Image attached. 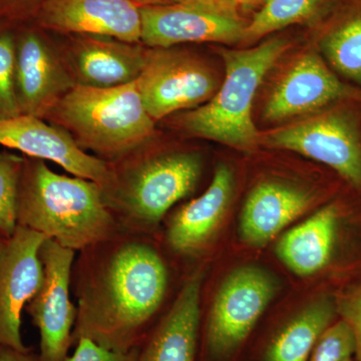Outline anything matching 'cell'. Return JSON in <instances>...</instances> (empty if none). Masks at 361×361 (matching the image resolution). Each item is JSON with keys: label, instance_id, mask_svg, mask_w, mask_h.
<instances>
[{"label": "cell", "instance_id": "6da1fadb", "mask_svg": "<svg viewBox=\"0 0 361 361\" xmlns=\"http://www.w3.org/2000/svg\"><path fill=\"white\" fill-rule=\"evenodd\" d=\"M73 346L82 338L115 351L139 348L174 302L173 269L157 235L120 229L78 252Z\"/></svg>", "mask_w": 361, "mask_h": 361}, {"label": "cell", "instance_id": "7a4b0ae2", "mask_svg": "<svg viewBox=\"0 0 361 361\" xmlns=\"http://www.w3.org/2000/svg\"><path fill=\"white\" fill-rule=\"evenodd\" d=\"M18 226L75 252L122 229L99 184L58 174L47 161L25 156L18 188Z\"/></svg>", "mask_w": 361, "mask_h": 361}, {"label": "cell", "instance_id": "3957f363", "mask_svg": "<svg viewBox=\"0 0 361 361\" xmlns=\"http://www.w3.org/2000/svg\"><path fill=\"white\" fill-rule=\"evenodd\" d=\"M104 200L122 229L158 235L167 214L195 192L203 158L188 149L156 151L151 142L110 164Z\"/></svg>", "mask_w": 361, "mask_h": 361}, {"label": "cell", "instance_id": "277c9868", "mask_svg": "<svg viewBox=\"0 0 361 361\" xmlns=\"http://www.w3.org/2000/svg\"><path fill=\"white\" fill-rule=\"evenodd\" d=\"M45 121L70 133L78 146L111 164L155 140L135 82L109 89L75 85Z\"/></svg>", "mask_w": 361, "mask_h": 361}, {"label": "cell", "instance_id": "5b68a950", "mask_svg": "<svg viewBox=\"0 0 361 361\" xmlns=\"http://www.w3.org/2000/svg\"><path fill=\"white\" fill-rule=\"evenodd\" d=\"M290 42L274 37L252 49H220L226 77L205 104L183 114L178 127L191 137L250 151L261 135L252 118V106L266 73L289 49Z\"/></svg>", "mask_w": 361, "mask_h": 361}, {"label": "cell", "instance_id": "8992f818", "mask_svg": "<svg viewBox=\"0 0 361 361\" xmlns=\"http://www.w3.org/2000/svg\"><path fill=\"white\" fill-rule=\"evenodd\" d=\"M277 290L276 280L260 268L233 271L201 312L198 361H241Z\"/></svg>", "mask_w": 361, "mask_h": 361}, {"label": "cell", "instance_id": "52a82bcc", "mask_svg": "<svg viewBox=\"0 0 361 361\" xmlns=\"http://www.w3.org/2000/svg\"><path fill=\"white\" fill-rule=\"evenodd\" d=\"M135 85L154 122L176 111L200 106L219 89L208 63L191 52L173 47H149Z\"/></svg>", "mask_w": 361, "mask_h": 361}, {"label": "cell", "instance_id": "ba28073f", "mask_svg": "<svg viewBox=\"0 0 361 361\" xmlns=\"http://www.w3.org/2000/svg\"><path fill=\"white\" fill-rule=\"evenodd\" d=\"M141 44L173 47L189 42L242 44L249 20L237 7L220 0H180L163 6L140 8Z\"/></svg>", "mask_w": 361, "mask_h": 361}, {"label": "cell", "instance_id": "9c48e42d", "mask_svg": "<svg viewBox=\"0 0 361 361\" xmlns=\"http://www.w3.org/2000/svg\"><path fill=\"white\" fill-rule=\"evenodd\" d=\"M77 85L61 47L35 23L16 27L14 94L20 115L45 120Z\"/></svg>", "mask_w": 361, "mask_h": 361}, {"label": "cell", "instance_id": "30bf717a", "mask_svg": "<svg viewBox=\"0 0 361 361\" xmlns=\"http://www.w3.org/2000/svg\"><path fill=\"white\" fill-rule=\"evenodd\" d=\"M260 142L320 161L361 188V134L353 113L336 109L261 135Z\"/></svg>", "mask_w": 361, "mask_h": 361}, {"label": "cell", "instance_id": "8fae6325", "mask_svg": "<svg viewBox=\"0 0 361 361\" xmlns=\"http://www.w3.org/2000/svg\"><path fill=\"white\" fill-rule=\"evenodd\" d=\"M44 281L25 306L39 332L40 361H66L73 348L78 310L71 300V272L77 252L45 239L39 249Z\"/></svg>", "mask_w": 361, "mask_h": 361}, {"label": "cell", "instance_id": "7c38bea8", "mask_svg": "<svg viewBox=\"0 0 361 361\" xmlns=\"http://www.w3.org/2000/svg\"><path fill=\"white\" fill-rule=\"evenodd\" d=\"M233 191V171L221 164L203 194L173 208L166 216L157 235L166 254L182 260L201 258L222 224Z\"/></svg>", "mask_w": 361, "mask_h": 361}, {"label": "cell", "instance_id": "4fadbf2b", "mask_svg": "<svg viewBox=\"0 0 361 361\" xmlns=\"http://www.w3.org/2000/svg\"><path fill=\"white\" fill-rule=\"evenodd\" d=\"M44 235L18 226L0 255V344L18 350L30 349L21 336L25 306L44 281L39 249Z\"/></svg>", "mask_w": 361, "mask_h": 361}, {"label": "cell", "instance_id": "5bb4252c", "mask_svg": "<svg viewBox=\"0 0 361 361\" xmlns=\"http://www.w3.org/2000/svg\"><path fill=\"white\" fill-rule=\"evenodd\" d=\"M0 146L25 157L54 161L71 175L97 183L103 191L110 186V164L90 155L68 130L42 118L20 115L0 120Z\"/></svg>", "mask_w": 361, "mask_h": 361}, {"label": "cell", "instance_id": "9a60e30c", "mask_svg": "<svg viewBox=\"0 0 361 361\" xmlns=\"http://www.w3.org/2000/svg\"><path fill=\"white\" fill-rule=\"evenodd\" d=\"M47 32L141 44L140 8L130 0H45L33 20Z\"/></svg>", "mask_w": 361, "mask_h": 361}, {"label": "cell", "instance_id": "2e32d148", "mask_svg": "<svg viewBox=\"0 0 361 361\" xmlns=\"http://www.w3.org/2000/svg\"><path fill=\"white\" fill-rule=\"evenodd\" d=\"M63 49L78 85L109 89L134 82L141 75L149 47L114 37L68 35Z\"/></svg>", "mask_w": 361, "mask_h": 361}, {"label": "cell", "instance_id": "e0dca14e", "mask_svg": "<svg viewBox=\"0 0 361 361\" xmlns=\"http://www.w3.org/2000/svg\"><path fill=\"white\" fill-rule=\"evenodd\" d=\"M358 96L360 92L343 84L316 52L307 51L275 85L263 113L268 122H280Z\"/></svg>", "mask_w": 361, "mask_h": 361}, {"label": "cell", "instance_id": "ac0fdd59", "mask_svg": "<svg viewBox=\"0 0 361 361\" xmlns=\"http://www.w3.org/2000/svg\"><path fill=\"white\" fill-rule=\"evenodd\" d=\"M205 270L188 275L174 302L137 348V361H198Z\"/></svg>", "mask_w": 361, "mask_h": 361}, {"label": "cell", "instance_id": "d6986e66", "mask_svg": "<svg viewBox=\"0 0 361 361\" xmlns=\"http://www.w3.org/2000/svg\"><path fill=\"white\" fill-rule=\"evenodd\" d=\"M313 195L280 180H266L252 190L240 218V236L248 245L264 246L308 210Z\"/></svg>", "mask_w": 361, "mask_h": 361}, {"label": "cell", "instance_id": "ffe728a7", "mask_svg": "<svg viewBox=\"0 0 361 361\" xmlns=\"http://www.w3.org/2000/svg\"><path fill=\"white\" fill-rule=\"evenodd\" d=\"M336 316V300L322 297L263 336L246 361H308Z\"/></svg>", "mask_w": 361, "mask_h": 361}, {"label": "cell", "instance_id": "44dd1931", "mask_svg": "<svg viewBox=\"0 0 361 361\" xmlns=\"http://www.w3.org/2000/svg\"><path fill=\"white\" fill-rule=\"evenodd\" d=\"M341 221L338 206L323 207L285 233L277 243L278 257L299 276H310L324 269L334 257Z\"/></svg>", "mask_w": 361, "mask_h": 361}, {"label": "cell", "instance_id": "7402d4cb", "mask_svg": "<svg viewBox=\"0 0 361 361\" xmlns=\"http://www.w3.org/2000/svg\"><path fill=\"white\" fill-rule=\"evenodd\" d=\"M319 44L330 65L361 85V0H336Z\"/></svg>", "mask_w": 361, "mask_h": 361}, {"label": "cell", "instance_id": "603a6c76", "mask_svg": "<svg viewBox=\"0 0 361 361\" xmlns=\"http://www.w3.org/2000/svg\"><path fill=\"white\" fill-rule=\"evenodd\" d=\"M336 0H268L249 20L242 44L248 45L271 33L299 23H317Z\"/></svg>", "mask_w": 361, "mask_h": 361}, {"label": "cell", "instance_id": "cb8c5ba5", "mask_svg": "<svg viewBox=\"0 0 361 361\" xmlns=\"http://www.w3.org/2000/svg\"><path fill=\"white\" fill-rule=\"evenodd\" d=\"M25 156L0 152V237L9 239L18 228V197Z\"/></svg>", "mask_w": 361, "mask_h": 361}, {"label": "cell", "instance_id": "d4e9b609", "mask_svg": "<svg viewBox=\"0 0 361 361\" xmlns=\"http://www.w3.org/2000/svg\"><path fill=\"white\" fill-rule=\"evenodd\" d=\"M16 27L0 25V120L20 115L14 94Z\"/></svg>", "mask_w": 361, "mask_h": 361}, {"label": "cell", "instance_id": "484cf974", "mask_svg": "<svg viewBox=\"0 0 361 361\" xmlns=\"http://www.w3.org/2000/svg\"><path fill=\"white\" fill-rule=\"evenodd\" d=\"M355 355L353 332L345 322L338 319L320 337L308 361H345Z\"/></svg>", "mask_w": 361, "mask_h": 361}, {"label": "cell", "instance_id": "4316f807", "mask_svg": "<svg viewBox=\"0 0 361 361\" xmlns=\"http://www.w3.org/2000/svg\"><path fill=\"white\" fill-rule=\"evenodd\" d=\"M336 304L337 316L348 325L355 337V360L361 361V284L339 296Z\"/></svg>", "mask_w": 361, "mask_h": 361}, {"label": "cell", "instance_id": "83f0119b", "mask_svg": "<svg viewBox=\"0 0 361 361\" xmlns=\"http://www.w3.org/2000/svg\"><path fill=\"white\" fill-rule=\"evenodd\" d=\"M45 0H0V25L33 23Z\"/></svg>", "mask_w": 361, "mask_h": 361}, {"label": "cell", "instance_id": "f1b7e54d", "mask_svg": "<svg viewBox=\"0 0 361 361\" xmlns=\"http://www.w3.org/2000/svg\"><path fill=\"white\" fill-rule=\"evenodd\" d=\"M66 361H137V348L115 351L101 348L90 339L82 338L75 345V353Z\"/></svg>", "mask_w": 361, "mask_h": 361}, {"label": "cell", "instance_id": "f546056e", "mask_svg": "<svg viewBox=\"0 0 361 361\" xmlns=\"http://www.w3.org/2000/svg\"><path fill=\"white\" fill-rule=\"evenodd\" d=\"M0 361H40L32 348L21 351L0 344Z\"/></svg>", "mask_w": 361, "mask_h": 361}, {"label": "cell", "instance_id": "4dcf8cb0", "mask_svg": "<svg viewBox=\"0 0 361 361\" xmlns=\"http://www.w3.org/2000/svg\"><path fill=\"white\" fill-rule=\"evenodd\" d=\"M130 1L139 8H142V7L169 6V4L179 2L180 0H130Z\"/></svg>", "mask_w": 361, "mask_h": 361}, {"label": "cell", "instance_id": "1f68e13d", "mask_svg": "<svg viewBox=\"0 0 361 361\" xmlns=\"http://www.w3.org/2000/svg\"><path fill=\"white\" fill-rule=\"evenodd\" d=\"M268 0H245L243 6H241L244 11H252V9L261 8Z\"/></svg>", "mask_w": 361, "mask_h": 361}, {"label": "cell", "instance_id": "d6a6232c", "mask_svg": "<svg viewBox=\"0 0 361 361\" xmlns=\"http://www.w3.org/2000/svg\"><path fill=\"white\" fill-rule=\"evenodd\" d=\"M223 4H228V6H231L234 7H237V8H241V6H243L245 0H220Z\"/></svg>", "mask_w": 361, "mask_h": 361}, {"label": "cell", "instance_id": "836d02e7", "mask_svg": "<svg viewBox=\"0 0 361 361\" xmlns=\"http://www.w3.org/2000/svg\"><path fill=\"white\" fill-rule=\"evenodd\" d=\"M6 240L7 239L0 237V255H1L2 249H4V245H6Z\"/></svg>", "mask_w": 361, "mask_h": 361}, {"label": "cell", "instance_id": "e575fe53", "mask_svg": "<svg viewBox=\"0 0 361 361\" xmlns=\"http://www.w3.org/2000/svg\"><path fill=\"white\" fill-rule=\"evenodd\" d=\"M345 361H356V360H355V357H353V358H349V360H345Z\"/></svg>", "mask_w": 361, "mask_h": 361}]
</instances>
